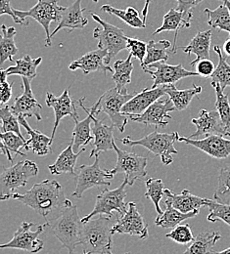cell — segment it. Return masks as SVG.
<instances>
[{"label": "cell", "instance_id": "30bf717a", "mask_svg": "<svg viewBox=\"0 0 230 254\" xmlns=\"http://www.w3.org/2000/svg\"><path fill=\"white\" fill-rule=\"evenodd\" d=\"M136 94V92L121 93L119 92L117 87H115L106 91L99 98V112L105 113L110 118L112 125L121 133L125 131V128L129 122L128 116L124 115L122 113V110L124 106Z\"/></svg>", "mask_w": 230, "mask_h": 254}, {"label": "cell", "instance_id": "9f6ffc18", "mask_svg": "<svg viewBox=\"0 0 230 254\" xmlns=\"http://www.w3.org/2000/svg\"><path fill=\"white\" fill-rule=\"evenodd\" d=\"M224 3L228 6V8H229V11H230V0H225L224 1Z\"/></svg>", "mask_w": 230, "mask_h": 254}, {"label": "cell", "instance_id": "3957f363", "mask_svg": "<svg viewBox=\"0 0 230 254\" xmlns=\"http://www.w3.org/2000/svg\"><path fill=\"white\" fill-rule=\"evenodd\" d=\"M47 227L49 233L60 241L69 254H74L76 248L81 245L82 221L78 216L77 205H69L58 218L47 223Z\"/></svg>", "mask_w": 230, "mask_h": 254}, {"label": "cell", "instance_id": "7bdbcfd3", "mask_svg": "<svg viewBox=\"0 0 230 254\" xmlns=\"http://www.w3.org/2000/svg\"><path fill=\"white\" fill-rule=\"evenodd\" d=\"M214 199L230 204V164L221 169L219 175V185L214 193Z\"/></svg>", "mask_w": 230, "mask_h": 254}, {"label": "cell", "instance_id": "f907efd6", "mask_svg": "<svg viewBox=\"0 0 230 254\" xmlns=\"http://www.w3.org/2000/svg\"><path fill=\"white\" fill-rule=\"evenodd\" d=\"M216 69V66L210 59H203L198 62L196 64V71L200 76L205 78L211 77Z\"/></svg>", "mask_w": 230, "mask_h": 254}, {"label": "cell", "instance_id": "681fc988", "mask_svg": "<svg viewBox=\"0 0 230 254\" xmlns=\"http://www.w3.org/2000/svg\"><path fill=\"white\" fill-rule=\"evenodd\" d=\"M9 15L16 24L22 25V26H28L29 25V21H24L22 19H20L14 11V8H12L11 4H10V0H0V16L3 15Z\"/></svg>", "mask_w": 230, "mask_h": 254}, {"label": "cell", "instance_id": "603a6c76", "mask_svg": "<svg viewBox=\"0 0 230 254\" xmlns=\"http://www.w3.org/2000/svg\"><path fill=\"white\" fill-rule=\"evenodd\" d=\"M96 117L97 114L93 116L92 133L94 140L92 142V150L90 152L89 158H95L102 152H109L114 150V145L116 141L113 136L115 127L113 125H104L103 121H100Z\"/></svg>", "mask_w": 230, "mask_h": 254}, {"label": "cell", "instance_id": "680465c9", "mask_svg": "<svg viewBox=\"0 0 230 254\" xmlns=\"http://www.w3.org/2000/svg\"><path fill=\"white\" fill-rule=\"evenodd\" d=\"M221 1H223V2H224V1H225V0H221Z\"/></svg>", "mask_w": 230, "mask_h": 254}, {"label": "cell", "instance_id": "d6986e66", "mask_svg": "<svg viewBox=\"0 0 230 254\" xmlns=\"http://www.w3.org/2000/svg\"><path fill=\"white\" fill-rule=\"evenodd\" d=\"M23 81V93L22 95L15 98L14 104L10 107L11 111L17 117H25L32 118L35 117L38 122L42 120L40 111L42 110V106L36 101L34 98L33 90L31 87V79L28 77H22Z\"/></svg>", "mask_w": 230, "mask_h": 254}, {"label": "cell", "instance_id": "6da1fadb", "mask_svg": "<svg viewBox=\"0 0 230 254\" xmlns=\"http://www.w3.org/2000/svg\"><path fill=\"white\" fill-rule=\"evenodd\" d=\"M1 200L15 199L33 208L36 213L49 223L58 218L65 208L73 202L65 195L63 187L56 180L46 179L36 183L25 193L13 192L0 196Z\"/></svg>", "mask_w": 230, "mask_h": 254}, {"label": "cell", "instance_id": "db71d44e", "mask_svg": "<svg viewBox=\"0 0 230 254\" xmlns=\"http://www.w3.org/2000/svg\"><path fill=\"white\" fill-rule=\"evenodd\" d=\"M224 51L226 52V54L228 55V57H230V37H229L225 44H224Z\"/></svg>", "mask_w": 230, "mask_h": 254}, {"label": "cell", "instance_id": "11a10c76", "mask_svg": "<svg viewBox=\"0 0 230 254\" xmlns=\"http://www.w3.org/2000/svg\"><path fill=\"white\" fill-rule=\"evenodd\" d=\"M211 254H230V248L223 251V252H213Z\"/></svg>", "mask_w": 230, "mask_h": 254}, {"label": "cell", "instance_id": "bcb514c9", "mask_svg": "<svg viewBox=\"0 0 230 254\" xmlns=\"http://www.w3.org/2000/svg\"><path fill=\"white\" fill-rule=\"evenodd\" d=\"M164 237L172 240L179 245H189L195 240L189 224L177 225L175 228L172 229L171 232L165 234Z\"/></svg>", "mask_w": 230, "mask_h": 254}, {"label": "cell", "instance_id": "ee69618b", "mask_svg": "<svg viewBox=\"0 0 230 254\" xmlns=\"http://www.w3.org/2000/svg\"><path fill=\"white\" fill-rule=\"evenodd\" d=\"M207 206L210 210L207 217L209 222L215 223L221 220L227 223L230 227V204L221 203L215 199H208Z\"/></svg>", "mask_w": 230, "mask_h": 254}, {"label": "cell", "instance_id": "6f0895ef", "mask_svg": "<svg viewBox=\"0 0 230 254\" xmlns=\"http://www.w3.org/2000/svg\"><path fill=\"white\" fill-rule=\"evenodd\" d=\"M93 2H95V3H97V2H98V0H93Z\"/></svg>", "mask_w": 230, "mask_h": 254}, {"label": "cell", "instance_id": "f35d334b", "mask_svg": "<svg viewBox=\"0 0 230 254\" xmlns=\"http://www.w3.org/2000/svg\"><path fill=\"white\" fill-rule=\"evenodd\" d=\"M101 11L117 16L118 18L123 20L127 25L134 29H145L146 27L143 20H141L140 18L139 12L133 7H128L127 10H121L109 4H106L101 7Z\"/></svg>", "mask_w": 230, "mask_h": 254}, {"label": "cell", "instance_id": "60d3db41", "mask_svg": "<svg viewBox=\"0 0 230 254\" xmlns=\"http://www.w3.org/2000/svg\"><path fill=\"white\" fill-rule=\"evenodd\" d=\"M211 84L216 90L217 111L219 112V114L221 116L223 124L228 132V136L230 138V103L229 96L224 93V91L219 83L211 82Z\"/></svg>", "mask_w": 230, "mask_h": 254}, {"label": "cell", "instance_id": "4fadbf2b", "mask_svg": "<svg viewBox=\"0 0 230 254\" xmlns=\"http://www.w3.org/2000/svg\"><path fill=\"white\" fill-rule=\"evenodd\" d=\"M144 72L149 73L154 80L151 88H156L160 85L165 84H175L182 78L199 75L197 71L187 70L181 64L172 65L165 63V61L150 64Z\"/></svg>", "mask_w": 230, "mask_h": 254}, {"label": "cell", "instance_id": "7dc6e473", "mask_svg": "<svg viewBox=\"0 0 230 254\" xmlns=\"http://www.w3.org/2000/svg\"><path fill=\"white\" fill-rule=\"evenodd\" d=\"M128 49L130 53L142 64L147 54V43L137 37H128Z\"/></svg>", "mask_w": 230, "mask_h": 254}, {"label": "cell", "instance_id": "d6a6232c", "mask_svg": "<svg viewBox=\"0 0 230 254\" xmlns=\"http://www.w3.org/2000/svg\"><path fill=\"white\" fill-rule=\"evenodd\" d=\"M165 211L162 215H159L155 220V224L157 226L165 229H173L180 223L197 216L200 212V210H195L189 213H183L178 209L174 208L168 202H165Z\"/></svg>", "mask_w": 230, "mask_h": 254}, {"label": "cell", "instance_id": "7402d4cb", "mask_svg": "<svg viewBox=\"0 0 230 254\" xmlns=\"http://www.w3.org/2000/svg\"><path fill=\"white\" fill-rule=\"evenodd\" d=\"M108 56L107 50L97 49L84 54L79 59L73 61L70 64L69 68L73 71L80 69L84 74L94 71H103L106 74L108 71L114 72L112 67L106 64V58Z\"/></svg>", "mask_w": 230, "mask_h": 254}, {"label": "cell", "instance_id": "9a60e30c", "mask_svg": "<svg viewBox=\"0 0 230 254\" xmlns=\"http://www.w3.org/2000/svg\"><path fill=\"white\" fill-rule=\"evenodd\" d=\"M113 235L115 234H125L136 236L141 240H144L148 237V224L138 212L136 203L131 201L129 202V209L123 216L115 223L112 229Z\"/></svg>", "mask_w": 230, "mask_h": 254}, {"label": "cell", "instance_id": "44dd1931", "mask_svg": "<svg viewBox=\"0 0 230 254\" xmlns=\"http://www.w3.org/2000/svg\"><path fill=\"white\" fill-rule=\"evenodd\" d=\"M166 94V84L156 88H145L142 92L137 93L123 108L124 115H140L145 112L153 103Z\"/></svg>", "mask_w": 230, "mask_h": 254}, {"label": "cell", "instance_id": "4dcf8cb0", "mask_svg": "<svg viewBox=\"0 0 230 254\" xmlns=\"http://www.w3.org/2000/svg\"><path fill=\"white\" fill-rule=\"evenodd\" d=\"M132 54L130 53L126 60H118L114 63L113 80L117 89L121 93H128L127 85L132 82V74L133 71Z\"/></svg>", "mask_w": 230, "mask_h": 254}, {"label": "cell", "instance_id": "c3c4849f", "mask_svg": "<svg viewBox=\"0 0 230 254\" xmlns=\"http://www.w3.org/2000/svg\"><path fill=\"white\" fill-rule=\"evenodd\" d=\"M7 73L5 69H1L0 71V80H1V84H0V101L2 105L7 104L11 97H12V86L14 84V82L9 83L7 80Z\"/></svg>", "mask_w": 230, "mask_h": 254}, {"label": "cell", "instance_id": "277c9868", "mask_svg": "<svg viewBox=\"0 0 230 254\" xmlns=\"http://www.w3.org/2000/svg\"><path fill=\"white\" fill-rule=\"evenodd\" d=\"M118 140L126 146L144 147L155 156L160 157L164 165L171 164L173 161L172 155L178 154L177 150L174 148V143L179 140L178 132L159 133L156 129L152 133L146 135L139 140H133L131 137H126L124 139Z\"/></svg>", "mask_w": 230, "mask_h": 254}, {"label": "cell", "instance_id": "f546056e", "mask_svg": "<svg viewBox=\"0 0 230 254\" xmlns=\"http://www.w3.org/2000/svg\"><path fill=\"white\" fill-rule=\"evenodd\" d=\"M175 54L170 41L163 39L158 42L153 40H149L147 42V54L145 60L141 64L143 70L147 68L150 64L160 62V61H166L169 58V55Z\"/></svg>", "mask_w": 230, "mask_h": 254}, {"label": "cell", "instance_id": "e0dca14e", "mask_svg": "<svg viewBox=\"0 0 230 254\" xmlns=\"http://www.w3.org/2000/svg\"><path fill=\"white\" fill-rule=\"evenodd\" d=\"M178 142L193 146L215 159H227L230 156V139L221 135H211L198 140L188 137H179Z\"/></svg>", "mask_w": 230, "mask_h": 254}, {"label": "cell", "instance_id": "5b68a950", "mask_svg": "<svg viewBox=\"0 0 230 254\" xmlns=\"http://www.w3.org/2000/svg\"><path fill=\"white\" fill-rule=\"evenodd\" d=\"M90 15L101 26V28L94 29L93 37L98 39V49L108 51L106 64H109L121 51L128 49V36L124 30L107 23L97 14L90 12Z\"/></svg>", "mask_w": 230, "mask_h": 254}, {"label": "cell", "instance_id": "52a82bcc", "mask_svg": "<svg viewBox=\"0 0 230 254\" xmlns=\"http://www.w3.org/2000/svg\"><path fill=\"white\" fill-rule=\"evenodd\" d=\"M99 162V156H96L91 165L83 164L78 167L77 172L75 175L76 190L72 194L73 196L80 198L84 191L89 189L111 186V180L115 175L112 174L110 170L101 169Z\"/></svg>", "mask_w": 230, "mask_h": 254}, {"label": "cell", "instance_id": "ab89813d", "mask_svg": "<svg viewBox=\"0 0 230 254\" xmlns=\"http://www.w3.org/2000/svg\"><path fill=\"white\" fill-rule=\"evenodd\" d=\"M214 50L219 56V64L213 75L211 76L212 82L219 83L223 91H225L228 86H230V64L228 63V58L224 56L222 48L220 46L216 45L214 47Z\"/></svg>", "mask_w": 230, "mask_h": 254}, {"label": "cell", "instance_id": "484cf974", "mask_svg": "<svg viewBox=\"0 0 230 254\" xmlns=\"http://www.w3.org/2000/svg\"><path fill=\"white\" fill-rule=\"evenodd\" d=\"M193 18V13L190 12H181L177 9H170L164 16V21L162 26L156 30L153 35L164 32H174V41L172 45V49L174 53L177 51L176 41H177V34L178 32L183 28H190L191 20Z\"/></svg>", "mask_w": 230, "mask_h": 254}, {"label": "cell", "instance_id": "8d00e7d4", "mask_svg": "<svg viewBox=\"0 0 230 254\" xmlns=\"http://www.w3.org/2000/svg\"><path fill=\"white\" fill-rule=\"evenodd\" d=\"M1 139V153L4 155L10 162H13V158L11 153H14L16 155H20L22 157H26L24 153H22L20 150L22 148H25L27 141L18 134L14 132H2L0 134Z\"/></svg>", "mask_w": 230, "mask_h": 254}, {"label": "cell", "instance_id": "8fae6325", "mask_svg": "<svg viewBox=\"0 0 230 254\" xmlns=\"http://www.w3.org/2000/svg\"><path fill=\"white\" fill-rule=\"evenodd\" d=\"M114 151L117 154V164L110 170L112 174H125V181L129 186H133L136 180L142 179L147 175V158L138 156L132 152L124 151L116 143L114 145Z\"/></svg>", "mask_w": 230, "mask_h": 254}, {"label": "cell", "instance_id": "d590c367", "mask_svg": "<svg viewBox=\"0 0 230 254\" xmlns=\"http://www.w3.org/2000/svg\"><path fill=\"white\" fill-rule=\"evenodd\" d=\"M42 62V58L38 57L33 59L30 55H25L22 59L15 61V65H11L7 67L6 73L7 75H21L22 77H28L31 80L36 76L37 66Z\"/></svg>", "mask_w": 230, "mask_h": 254}, {"label": "cell", "instance_id": "f6af8a7d", "mask_svg": "<svg viewBox=\"0 0 230 254\" xmlns=\"http://www.w3.org/2000/svg\"><path fill=\"white\" fill-rule=\"evenodd\" d=\"M0 118L2 121V132H14L24 138L21 129L18 117L13 114L10 107L5 106L0 110Z\"/></svg>", "mask_w": 230, "mask_h": 254}, {"label": "cell", "instance_id": "ba28073f", "mask_svg": "<svg viewBox=\"0 0 230 254\" xmlns=\"http://www.w3.org/2000/svg\"><path fill=\"white\" fill-rule=\"evenodd\" d=\"M129 186L128 183L124 180L122 185L115 190H108L105 188L102 190L97 197L93 210L86 216H84L81 221L86 222L92 219L95 215H107L113 217V211H117L120 216H123L127 211V203L125 199L127 197L126 187Z\"/></svg>", "mask_w": 230, "mask_h": 254}, {"label": "cell", "instance_id": "b9f144b4", "mask_svg": "<svg viewBox=\"0 0 230 254\" xmlns=\"http://www.w3.org/2000/svg\"><path fill=\"white\" fill-rule=\"evenodd\" d=\"M146 192H145V197L150 198L152 202L155 205L156 211L159 215H162L164 212L161 209L160 202L164 195V184L162 179H157V178H149L146 181Z\"/></svg>", "mask_w": 230, "mask_h": 254}, {"label": "cell", "instance_id": "8992f818", "mask_svg": "<svg viewBox=\"0 0 230 254\" xmlns=\"http://www.w3.org/2000/svg\"><path fill=\"white\" fill-rule=\"evenodd\" d=\"M59 0H38L36 5H34L33 8L27 11L22 10H16L15 14L22 20L27 21L26 18L30 17L34 19L38 24L42 26L44 29V32L46 33L45 38V46L51 47L52 41H51V33H50V25L52 22H55L59 24L64 10L66 7H62L58 5Z\"/></svg>", "mask_w": 230, "mask_h": 254}, {"label": "cell", "instance_id": "ac0fdd59", "mask_svg": "<svg viewBox=\"0 0 230 254\" xmlns=\"http://www.w3.org/2000/svg\"><path fill=\"white\" fill-rule=\"evenodd\" d=\"M192 124L196 127V131L191 134L188 138L193 139L201 136L208 137L211 135H221L229 137L226 127L223 124L221 116L218 111H207L201 110L199 118L193 119Z\"/></svg>", "mask_w": 230, "mask_h": 254}, {"label": "cell", "instance_id": "ffe728a7", "mask_svg": "<svg viewBox=\"0 0 230 254\" xmlns=\"http://www.w3.org/2000/svg\"><path fill=\"white\" fill-rule=\"evenodd\" d=\"M76 102L77 101H74L71 98L70 93H69V89H66L60 97H56L52 93L47 92L46 105L48 107L52 108L54 111V114H55V123H54V127L52 130V134H51L52 140H54L56 130L59 127L60 122L63 118H65L67 116L73 118L74 120L78 118V114L77 112V107H76Z\"/></svg>", "mask_w": 230, "mask_h": 254}, {"label": "cell", "instance_id": "7c38bea8", "mask_svg": "<svg viewBox=\"0 0 230 254\" xmlns=\"http://www.w3.org/2000/svg\"><path fill=\"white\" fill-rule=\"evenodd\" d=\"M35 224L23 222L18 230L14 233L13 239L6 244L0 246V249H14L24 251L30 254H37L44 248V243L39 239V236L44 232L47 227V223L37 226L36 230L33 231L32 228Z\"/></svg>", "mask_w": 230, "mask_h": 254}, {"label": "cell", "instance_id": "74e56055", "mask_svg": "<svg viewBox=\"0 0 230 254\" xmlns=\"http://www.w3.org/2000/svg\"><path fill=\"white\" fill-rule=\"evenodd\" d=\"M207 14L209 20L208 25L212 29H217L220 31L229 32L230 34V14L228 6L224 3L220 5L215 10L206 8L204 10Z\"/></svg>", "mask_w": 230, "mask_h": 254}, {"label": "cell", "instance_id": "d4e9b609", "mask_svg": "<svg viewBox=\"0 0 230 254\" xmlns=\"http://www.w3.org/2000/svg\"><path fill=\"white\" fill-rule=\"evenodd\" d=\"M85 10V8L81 7V0H76L71 6L66 7L57 28L50 35L51 39L58 32L64 29H68L70 32L74 30H82L88 24V20L83 16Z\"/></svg>", "mask_w": 230, "mask_h": 254}, {"label": "cell", "instance_id": "816d5d0a", "mask_svg": "<svg viewBox=\"0 0 230 254\" xmlns=\"http://www.w3.org/2000/svg\"><path fill=\"white\" fill-rule=\"evenodd\" d=\"M176 1H177V6L175 9L181 12H190L203 0H176Z\"/></svg>", "mask_w": 230, "mask_h": 254}, {"label": "cell", "instance_id": "91938a15", "mask_svg": "<svg viewBox=\"0 0 230 254\" xmlns=\"http://www.w3.org/2000/svg\"></svg>", "mask_w": 230, "mask_h": 254}, {"label": "cell", "instance_id": "2e32d148", "mask_svg": "<svg viewBox=\"0 0 230 254\" xmlns=\"http://www.w3.org/2000/svg\"><path fill=\"white\" fill-rule=\"evenodd\" d=\"M84 98L77 101V103L79 105V107L87 114V118H85L83 121H78L77 119H75L76 127L73 130V148L74 150H77L80 148H84L86 145H88L91 141L94 140V137L91 135L92 133V127L91 123L93 122V116L95 114L99 115V106L100 101H97L91 108H85L83 105Z\"/></svg>", "mask_w": 230, "mask_h": 254}, {"label": "cell", "instance_id": "5bb4252c", "mask_svg": "<svg viewBox=\"0 0 230 254\" xmlns=\"http://www.w3.org/2000/svg\"><path fill=\"white\" fill-rule=\"evenodd\" d=\"M173 111H175V109L169 98L159 99L142 114L128 115V118L129 120L138 124L145 126H155L156 129H158L159 127L164 128L168 126V122L166 120L171 119L168 113Z\"/></svg>", "mask_w": 230, "mask_h": 254}, {"label": "cell", "instance_id": "7a4b0ae2", "mask_svg": "<svg viewBox=\"0 0 230 254\" xmlns=\"http://www.w3.org/2000/svg\"><path fill=\"white\" fill-rule=\"evenodd\" d=\"M110 216L99 215L98 218L82 222V254H113V233L115 223Z\"/></svg>", "mask_w": 230, "mask_h": 254}, {"label": "cell", "instance_id": "9c48e42d", "mask_svg": "<svg viewBox=\"0 0 230 254\" xmlns=\"http://www.w3.org/2000/svg\"><path fill=\"white\" fill-rule=\"evenodd\" d=\"M38 167L35 162L26 159L5 168L0 175V190L1 194L8 195L14 192L20 187H25L30 178L36 176Z\"/></svg>", "mask_w": 230, "mask_h": 254}, {"label": "cell", "instance_id": "cb8c5ba5", "mask_svg": "<svg viewBox=\"0 0 230 254\" xmlns=\"http://www.w3.org/2000/svg\"><path fill=\"white\" fill-rule=\"evenodd\" d=\"M164 195L166 196L165 202L170 203L174 208L183 213L200 210L201 207L207 206L208 198H203L195 195L187 189H184L180 193H175L172 190L165 188Z\"/></svg>", "mask_w": 230, "mask_h": 254}, {"label": "cell", "instance_id": "836d02e7", "mask_svg": "<svg viewBox=\"0 0 230 254\" xmlns=\"http://www.w3.org/2000/svg\"><path fill=\"white\" fill-rule=\"evenodd\" d=\"M221 239L222 235L219 232L200 233L183 254H211Z\"/></svg>", "mask_w": 230, "mask_h": 254}, {"label": "cell", "instance_id": "4316f807", "mask_svg": "<svg viewBox=\"0 0 230 254\" xmlns=\"http://www.w3.org/2000/svg\"><path fill=\"white\" fill-rule=\"evenodd\" d=\"M19 123L22 127L27 130L28 135L30 136V139L27 141V144L25 146V149L27 151H33V153L37 156H46L51 153V145L53 143V140L51 137H48L44 134H42L40 131L33 129L28 124L25 117H18Z\"/></svg>", "mask_w": 230, "mask_h": 254}, {"label": "cell", "instance_id": "f1b7e54d", "mask_svg": "<svg viewBox=\"0 0 230 254\" xmlns=\"http://www.w3.org/2000/svg\"><path fill=\"white\" fill-rule=\"evenodd\" d=\"M85 151V149H81L77 153H74L73 143L67 147L66 149L58 156L56 161L48 166V169L52 175H61V174H72L76 175L75 172V166L77 163V160L79 158V156Z\"/></svg>", "mask_w": 230, "mask_h": 254}, {"label": "cell", "instance_id": "f5cc1de1", "mask_svg": "<svg viewBox=\"0 0 230 254\" xmlns=\"http://www.w3.org/2000/svg\"><path fill=\"white\" fill-rule=\"evenodd\" d=\"M152 2V0H145V5L144 8L142 10V17H143V22L146 25V21H147V15H148V10H149V5Z\"/></svg>", "mask_w": 230, "mask_h": 254}, {"label": "cell", "instance_id": "e575fe53", "mask_svg": "<svg viewBox=\"0 0 230 254\" xmlns=\"http://www.w3.org/2000/svg\"><path fill=\"white\" fill-rule=\"evenodd\" d=\"M17 34L14 27L7 28L5 25L1 26V39H0V64L9 60L14 61V56L18 53V48L15 44V36Z\"/></svg>", "mask_w": 230, "mask_h": 254}, {"label": "cell", "instance_id": "1f68e13d", "mask_svg": "<svg viewBox=\"0 0 230 254\" xmlns=\"http://www.w3.org/2000/svg\"><path fill=\"white\" fill-rule=\"evenodd\" d=\"M202 92V87L193 84L190 89L178 90L174 84H166V94L173 103L175 111L185 110L191 103L192 99Z\"/></svg>", "mask_w": 230, "mask_h": 254}, {"label": "cell", "instance_id": "83f0119b", "mask_svg": "<svg viewBox=\"0 0 230 254\" xmlns=\"http://www.w3.org/2000/svg\"><path fill=\"white\" fill-rule=\"evenodd\" d=\"M212 41V30L205 32H198L192 38L190 43L183 47V52L188 56L195 54L196 59L191 62V65L195 66L199 61L203 59H210V48Z\"/></svg>", "mask_w": 230, "mask_h": 254}]
</instances>
